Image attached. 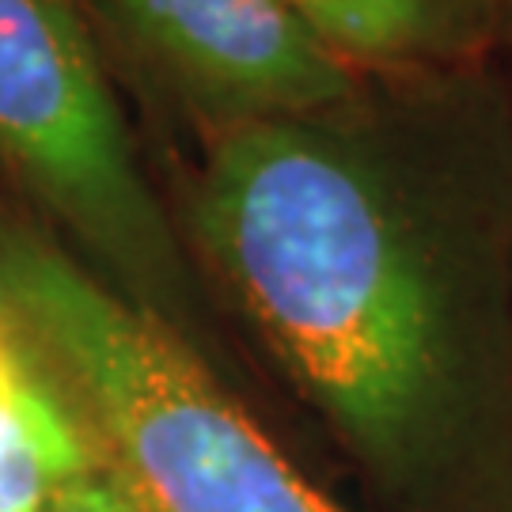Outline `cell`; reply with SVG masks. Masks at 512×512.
I'll use <instances>...</instances> for the list:
<instances>
[{
    "label": "cell",
    "mask_w": 512,
    "mask_h": 512,
    "mask_svg": "<svg viewBox=\"0 0 512 512\" xmlns=\"http://www.w3.org/2000/svg\"><path fill=\"white\" fill-rule=\"evenodd\" d=\"M512 92L497 61L365 76L346 103L220 129L198 239L293 384L368 459L452 414L509 274Z\"/></svg>",
    "instance_id": "obj_1"
},
{
    "label": "cell",
    "mask_w": 512,
    "mask_h": 512,
    "mask_svg": "<svg viewBox=\"0 0 512 512\" xmlns=\"http://www.w3.org/2000/svg\"><path fill=\"white\" fill-rule=\"evenodd\" d=\"M0 327L141 512H346L141 300L0 224Z\"/></svg>",
    "instance_id": "obj_2"
},
{
    "label": "cell",
    "mask_w": 512,
    "mask_h": 512,
    "mask_svg": "<svg viewBox=\"0 0 512 512\" xmlns=\"http://www.w3.org/2000/svg\"><path fill=\"white\" fill-rule=\"evenodd\" d=\"M0 175L122 281L141 293L175 289V239L73 0H0Z\"/></svg>",
    "instance_id": "obj_3"
},
{
    "label": "cell",
    "mask_w": 512,
    "mask_h": 512,
    "mask_svg": "<svg viewBox=\"0 0 512 512\" xmlns=\"http://www.w3.org/2000/svg\"><path fill=\"white\" fill-rule=\"evenodd\" d=\"M129 54L205 126L296 118L365 84L289 0H92Z\"/></svg>",
    "instance_id": "obj_4"
},
{
    "label": "cell",
    "mask_w": 512,
    "mask_h": 512,
    "mask_svg": "<svg viewBox=\"0 0 512 512\" xmlns=\"http://www.w3.org/2000/svg\"><path fill=\"white\" fill-rule=\"evenodd\" d=\"M361 76L448 73L497 61L505 0H289Z\"/></svg>",
    "instance_id": "obj_5"
},
{
    "label": "cell",
    "mask_w": 512,
    "mask_h": 512,
    "mask_svg": "<svg viewBox=\"0 0 512 512\" xmlns=\"http://www.w3.org/2000/svg\"><path fill=\"white\" fill-rule=\"evenodd\" d=\"M95 463L61 391L0 327V512H50Z\"/></svg>",
    "instance_id": "obj_6"
},
{
    "label": "cell",
    "mask_w": 512,
    "mask_h": 512,
    "mask_svg": "<svg viewBox=\"0 0 512 512\" xmlns=\"http://www.w3.org/2000/svg\"><path fill=\"white\" fill-rule=\"evenodd\" d=\"M50 512H141V505L126 494V486L103 463H95L88 475L57 497Z\"/></svg>",
    "instance_id": "obj_7"
},
{
    "label": "cell",
    "mask_w": 512,
    "mask_h": 512,
    "mask_svg": "<svg viewBox=\"0 0 512 512\" xmlns=\"http://www.w3.org/2000/svg\"><path fill=\"white\" fill-rule=\"evenodd\" d=\"M501 50L512 54V0H505V16H501V46H497V54Z\"/></svg>",
    "instance_id": "obj_8"
}]
</instances>
